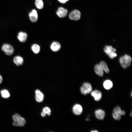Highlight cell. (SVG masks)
<instances>
[{"label": "cell", "instance_id": "6da1fadb", "mask_svg": "<svg viewBox=\"0 0 132 132\" xmlns=\"http://www.w3.org/2000/svg\"><path fill=\"white\" fill-rule=\"evenodd\" d=\"M12 118L14 121L12 124L14 126H23L26 123V121L25 119L17 113L15 114L13 116Z\"/></svg>", "mask_w": 132, "mask_h": 132}, {"label": "cell", "instance_id": "7a4b0ae2", "mask_svg": "<svg viewBox=\"0 0 132 132\" xmlns=\"http://www.w3.org/2000/svg\"><path fill=\"white\" fill-rule=\"evenodd\" d=\"M131 61V57L129 55L126 54L121 56L119 59L121 66L124 69L130 66Z\"/></svg>", "mask_w": 132, "mask_h": 132}, {"label": "cell", "instance_id": "3957f363", "mask_svg": "<svg viewBox=\"0 0 132 132\" xmlns=\"http://www.w3.org/2000/svg\"><path fill=\"white\" fill-rule=\"evenodd\" d=\"M125 114V111L121 110L120 107L119 106L115 107L112 113V115L114 118L117 120H120L121 115H124Z\"/></svg>", "mask_w": 132, "mask_h": 132}, {"label": "cell", "instance_id": "277c9868", "mask_svg": "<svg viewBox=\"0 0 132 132\" xmlns=\"http://www.w3.org/2000/svg\"><path fill=\"white\" fill-rule=\"evenodd\" d=\"M104 50L111 59H113L117 56V54L115 53L116 50L111 46H105L104 48Z\"/></svg>", "mask_w": 132, "mask_h": 132}, {"label": "cell", "instance_id": "5b68a950", "mask_svg": "<svg viewBox=\"0 0 132 132\" xmlns=\"http://www.w3.org/2000/svg\"><path fill=\"white\" fill-rule=\"evenodd\" d=\"M2 50L7 55L10 56L13 54L14 49L11 44L7 43H5L3 44L1 47Z\"/></svg>", "mask_w": 132, "mask_h": 132}, {"label": "cell", "instance_id": "8992f818", "mask_svg": "<svg viewBox=\"0 0 132 132\" xmlns=\"http://www.w3.org/2000/svg\"><path fill=\"white\" fill-rule=\"evenodd\" d=\"M81 12L77 10H73L69 15V17L70 19L75 21L79 20L81 18Z\"/></svg>", "mask_w": 132, "mask_h": 132}, {"label": "cell", "instance_id": "52a82bcc", "mask_svg": "<svg viewBox=\"0 0 132 132\" xmlns=\"http://www.w3.org/2000/svg\"><path fill=\"white\" fill-rule=\"evenodd\" d=\"M29 19L32 22H37L38 19V15L37 11L34 9L33 10L29 13Z\"/></svg>", "mask_w": 132, "mask_h": 132}, {"label": "cell", "instance_id": "ba28073f", "mask_svg": "<svg viewBox=\"0 0 132 132\" xmlns=\"http://www.w3.org/2000/svg\"><path fill=\"white\" fill-rule=\"evenodd\" d=\"M17 37L20 42L24 43L27 40V35L25 32H20L18 33Z\"/></svg>", "mask_w": 132, "mask_h": 132}, {"label": "cell", "instance_id": "9c48e42d", "mask_svg": "<svg viewBox=\"0 0 132 132\" xmlns=\"http://www.w3.org/2000/svg\"><path fill=\"white\" fill-rule=\"evenodd\" d=\"M67 13V9L62 7H59L56 12L57 15L60 18H63L66 17Z\"/></svg>", "mask_w": 132, "mask_h": 132}, {"label": "cell", "instance_id": "30bf717a", "mask_svg": "<svg viewBox=\"0 0 132 132\" xmlns=\"http://www.w3.org/2000/svg\"><path fill=\"white\" fill-rule=\"evenodd\" d=\"M13 63L17 66H19L22 65L24 62V59L22 56L20 55H16L13 59Z\"/></svg>", "mask_w": 132, "mask_h": 132}, {"label": "cell", "instance_id": "8fae6325", "mask_svg": "<svg viewBox=\"0 0 132 132\" xmlns=\"http://www.w3.org/2000/svg\"><path fill=\"white\" fill-rule=\"evenodd\" d=\"M72 110L74 113L76 115H80L82 112V108L81 106L79 104L75 105L73 107Z\"/></svg>", "mask_w": 132, "mask_h": 132}, {"label": "cell", "instance_id": "7c38bea8", "mask_svg": "<svg viewBox=\"0 0 132 132\" xmlns=\"http://www.w3.org/2000/svg\"><path fill=\"white\" fill-rule=\"evenodd\" d=\"M35 99L38 102H42L44 99V95L39 90L37 89L35 91Z\"/></svg>", "mask_w": 132, "mask_h": 132}, {"label": "cell", "instance_id": "4fadbf2b", "mask_svg": "<svg viewBox=\"0 0 132 132\" xmlns=\"http://www.w3.org/2000/svg\"><path fill=\"white\" fill-rule=\"evenodd\" d=\"M91 94L94 97L95 101H99L101 99L102 94L99 91L97 90H95L91 92Z\"/></svg>", "mask_w": 132, "mask_h": 132}, {"label": "cell", "instance_id": "5bb4252c", "mask_svg": "<svg viewBox=\"0 0 132 132\" xmlns=\"http://www.w3.org/2000/svg\"><path fill=\"white\" fill-rule=\"evenodd\" d=\"M95 115L97 119L99 120H102L105 117V113L103 110L99 109L95 111Z\"/></svg>", "mask_w": 132, "mask_h": 132}, {"label": "cell", "instance_id": "9a60e30c", "mask_svg": "<svg viewBox=\"0 0 132 132\" xmlns=\"http://www.w3.org/2000/svg\"><path fill=\"white\" fill-rule=\"evenodd\" d=\"M61 48V45L58 42H54L50 45V48L53 51L56 52L59 50Z\"/></svg>", "mask_w": 132, "mask_h": 132}, {"label": "cell", "instance_id": "2e32d148", "mask_svg": "<svg viewBox=\"0 0 132 132\" xmlns=\"http://www.w3.org/2000/svg\"><path fill=\"white\" fill-rule=\"evenodd\" d=\"M88 94L90 93L92 90V87L91 84L88 82H85L82 85V86Z\"/></svg>", "mask_w": 132, "mask_h": 132}, {"label": "cell", "instance_id": "e0dca14e", "mask_svg": "<svg viewBox=\"0 0 132 132\" xmlns=\"http://www.w3.org/2000/svg\"><path fill=\"white\" fill-rule=\"evenodd\" d=\"M94 70L98 76L102 77L103 75V70L99 64H97L94 67Z\"/></svg>", "mask_w": 132, "mask_h": 132}, {"label": "cell", "instance_id": "ac0fdd59", "mask_svg": "<svg viewBox=\"0 0 132 132\" xmlns=\"http://www.w3.org/2000/svg\"><path fill=\"white\" fill-rule=\"evenodd\" d=\"M103 86L106 89L108 90L111 88L113 86V83L110 80H108L105 81L104 82Z\"/></svg>", "mask_w": 132, "mask_h": 132}, {"label": "cell", "instance_id": "d6986e66", "mask_svg": "<svg viewBox=\"0 0 132 132\" xmlns=\"http://www.w3.org/2000/svg\"><path fill=\"white\" fill-rule=\"evenodd\" d=\"M99 65L103 70L106 73H109V69L106 63L104 61H101Z\"/></svg>", "mask_w": 132, "mask_h": 132}, {"label": "cell", "instance_id": "ffe728a7", "mask_svg": "<svg viewBox=\"0 0 132 132\" xmlns=\"http://www.w3.org/2000/svg\"><path fill=\"white\" fill-rule=\"evenodd\" d=\"M31 49L34 53L37 54L40 51V47L38 44H34L32 45Z\"/></svg>", "mask_w": 132, "mask_h": 132}, {"label": "cell", "instance_id": "44dd1931", "mask_svg": "<svg viewBox=\"0 0 132 132\" xmlns=\"http://www.w3.org/2000/svg\"><path fill=\"white\" fill-rule=\"evenodd\" d=\"M35 4L39 9H42L44 7V3L42 0H35Z\"/></svg>", "mask_w": 132, "mask_h": 132}, {"label": "cell", "instance_id": "7402d4cb", "mask_svg": "<svg viewBox=\"0 0 132 132\" xmlns=\"http://www.w3.org/2000/svg\"><path fill=\"white\" fill-rule=\"evenodd\" d=\"M2 96L4 98H8L10 96V94L8 91L6 89H3L0 91Z\"/></svg>", "mask_w": 132, "mask_h": 132}, {"label": "cell", "instance_id": "603a6c76", "mask_svg": "<svg viewBox=\"0 0 132 132\" xmlns=\"http://www.w3.org/2000/svg\"><path fill=\"white\" fill-rule=\"evenodd\" d=\"M43 112L45 114H47L48 116L51 114V110L48 107H45L43 109Z\"/></svg>", "mask_w": 132, "mask_h": 132}, {"label": "cell", "instance_id": "cb8c5ba5", "mask_svg": "<svg viewBox=\"0 0 132 132\" xmlns=\"http://www.w3.org/2000/svg\"><path fill=\"white\" fill-rule=\"evenodd\" d=\"M80 90L81 93L83 94L86 95L88 94L87 92L83 89L82 87H80Z\"/></svg>", "mask_w": 132, "mask_h": 132}, {"label": "cell", "instance_id": "d4e9b609", "mask_svg": "<svg viewBox=\"0 0 132 132\" xmlns=\"http://www.w3.org/2000/svg\"><path fill=\"white\" fill-rule=\"evenodd\" d=\"M58 1L62 3H65L68 1L69 0H58Z\"/></svg>", "mask_w": 132, "mask_h": 132}, {"label": "cell", "instance_id": "484cf974", "mask_svg": "<svg viewBox=\"0 0 132 132\" xmlns=\"http://www.w3.org/2000/svg\"><path fill=\"white\" fill-rule=\"evenodd\" d=\"M41 116L43 117H45V116L46 115V114H45V113H44L43 112H42L41 114Z\"/></svg>", "mask_w": 132, "mask_h": 132}, {"label": "cell", "instance_id": "4316f807", "mask_svg": "<svg viewBox=\"0 0 132 132\" xmlns=\"http://www.w3.org/2000/svg\"><path fill=\"white\" fill-rule=\"evenodd\" d=\"M3 80V78L0 75V84L2 82Z\"/></svg>", "mask_w": 132, "mask_h": 132}, {"label": "cell", "instance_id": "83f0119b", "mask_svg": "<svg viewBox=\"0 0 132 132\" xmlns=\"http://www.w3.org/2000/svg\"><path fill=\"white\" fill-rule=\"evenodd\" d=\"M91 132H98V131L97 130H95L94 131H91Z\"/></svg>", "mask_w": 132, "mask_h": 132}, {"label": "cell", "instance_id": "f1b7e54d", "mask_svg": "<svg viewBox=\"0 0 132 132\" xmlns=\"http://www.w3.org/2000/svg\"><path fill=\"white\" fill-rule=\"evenodd\" d=\"M130 116H131V117H132V112H131V114H130Z\"/></svg>", "mask_w": 132, "mask_h": 132}]
</instances>
